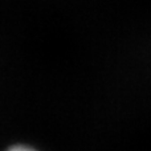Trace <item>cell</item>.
I'll return each mask as SVG.
<instances>
[{
    "label": "cell",
    "mask_w": 151,
    "mask_h": 151,
    "mask_svg": "<svg viewBox=\"0 0 151 151\" xmlns=\"http://www.w3.org/2000/svg\"><path fill=\"white\" fill-rule=\"evenodd\" d=\"M7 151H37V150L32 149L31 146H25V145H16V146L9 147Z\"/></svg>",
    "instance_id": "obj_1"
}]
</instances>
